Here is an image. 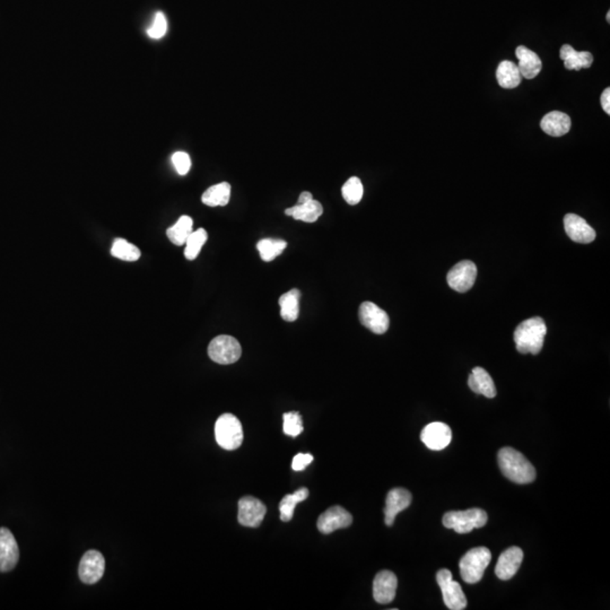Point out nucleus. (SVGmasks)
Returning a JSON list of instances; mask_svg holds the SVG:
<instances>
[{"label":"nucleus","mask_w":610,"mask_h":610,"mask_svg":"<svg viewBox=\"0 0 610 610\" xmlns=\"http://www.w3.org/2000/svg\"><path fill=\"white\" fill-rule=\"evenodd\" d=\"M502 473L516 484H530L536 479V469L521 452L513 447H503L497 455Z\"/></svg>","instance_id":"obj_1"},{"label":"nucleus","mask_w":610,"mask_h":610,"mask_svg":"<svg viewBox=\"0 0 610 610\" xmlns=\"http://www.w3.org/2000/svg\"><path fill=\"white\" fill-rule=\"evenodd\" d=\"M546 333L547 327L542 318L535 317L522 321L514 331L516 350L521 354L537 355L542 350Z\"/></svg>","instance_id":"obj_2"},{"label":"nucleus","mask_w":610,"mask_h":610,"mask_svg":"<svg viewBox=\"0 0 610 610\" xmlns=\"http://www.w3.org/2000/svg\"><path fill=\"white\" fill-rule=\"evenodd\" d=\"M492 554L486 547H476L468 550L459 563L462 580L469 585H475L484 576L485 570L490 563Z\"/></svg>","instance_id":"obj_3"},{"label":"nucleus","mask_w":610,"mask_h":610,"mask_svg":"<svg viewBox=\"0 0 610 610\" xmlns=\"http://www.w3.org/2000/svg\"><path fill=\"white\" fill-rule=\"evenodd\" d=\"M215 438L220 447L225 450H236L243 442V428L236 416L223 414L215 424Z\"/></svg>","instance_id":"obj_4"},{"label":"nucleus","mask_w":610,"mask_h":610,"mask_svg":"<svg viewBox=\"0 0 610 610\" xmlns=\"http://www.w3.org/2000/svg\"><path fill=\"white\" fill-rule=\"evenodd\" d=\"M488 516L481 509H470L466 511H451L445 513L442 519L443 526L453 529L458 533H469L474 529L484 527Z\"/></svg>","instance_id":"obj_5"},{"label":"nucleus","mask_w":610,"mask_h":610,"mask_svg":"<svg viewBox=\"0 0 610 610\" xmlns=\"http://www.w3.org/2000/svg\"><path fill=\"white\" fill-rule=\"evenodd\" d=\"M208 355L215 363L229 365L240 360L242 348L238 339H235L232 336H217L210 341Z\"/></svg>","instance_id":"obj_6"},{"label":"nucleus","mask_w":610,"mask_h":610,"mask_svg":"<svg viewBox=\"0 0 610 610\" xmlns=\"http://www.w3.org/2000/svg\"><path fill=\"white\" fill-rule=\"evenodd\" d=\"M436 581L441 589L444 604L451 610H464L467 606L462 585L455 581L452 573L447 568H442L436 573Z\"/></svg>","instance_id":"obj_7"},{"label":"nucleus","mask_w":610,"mask_h":610,"mask_svg":"<svg viewBox=\"0 0 610 610\" xmlns=\"http://www.w3.org/2000/svg\"><path fill=\"white\" fill-rule=\"evenodd\" d=\"M104 571H106V559L99 550H89L84 554L78 568L80 581L87 585H95L102 579Z\"/></svg>","instance_id":"obj_8"},{"label":"nucleus","mask_w":610,"mask_h":610,"mask_svg":"<svg viewBox=\"0 0 610 610\" xmlns=\"http://www.w3.org/2000/svg\"><path fill=\"white\" fill-rule=\"evenodd\" d=\"M477 278V267L473 261H460L447 274V281L452 290L466 293L474 286Z\"/></svg>","instance_id":"obj_9"},{"label":"nucleus","mask_w":610,"mask_h":610,"mask_svg":"<svg viewBox=\"0 0 610 610\" xmlns=\"http://www.w3.org/2000/svg\"><path fill=\"white\" fill-rule=\"evenodd\" d=\"M266 512L264 503L253 496H244L239 501L238 520L243 527L258 528Z\"/></svg>","instance_id":"obj_10"},{"label":"nucleus","mask_w":610,"mask_h":610,"mask_svg":"<svg viewBox=\"0 0 610 610\" xmlns=\"http://www.w3.org/2000/svg\"><path fill=\"white\" fill-rule=\"evenodd\" d=\"M360 320L363 326L376 335L387 333L389 329V315L372 302H364L360 307Z\"/></svg>","instance_id":"obj_11"},{"label":"nucleus","mask_w":610,"mask_h":610,"mask_svg":"<svg viewBox=\"0 0 610 610\" xmlns=\"http://www.w3.org/2000/svg\"><path fill=\"white\" fill-rule=\"evenodd\" d=\"M421 440L430 450H443L451 443L452 431L449 425L441 421H434L423 428Z\"/></svg>","instance_id":"obj_12"},{"label":"nucleus","mask_w":610,"mask_h":610,"mask_svg":"<svg viewBox=\"0 0 610 610\" xmlns=\"http://www.w3.org/2000/svg\"><path fill=\"white\" fill-rule=\"evenodd\" d=\"M352 516L344 507L335 505L322 513L318 519V529L321 533L329 535L338 529L350 527Z\"/></svg>","instance_id":"obj_13"},{"label":"nucleus","mask_w":610,"mask_h":610,"mask_svg":"<svg viewBox=\"0 0 610 610\" xmlns=\"http://www.w3.org/2000/svg\"><path fill=\"white\" fill-rule=\"evenodd\" d=\"M20 559V549L14 535L7 528H0V572L12 571Z\"/></svg>","instance_id":"obj_14"},{"label":"nucleus","mask_w":610,"mask_h":610,"mask_svg":"<svg viewBox=\"0 0 610 610\" xmlns=\"http://www.w3.org/2000/svg\"><path fill=\"white\" fill-rule=\"evenodd\" d=\"M398 587V579L391 571H381L373 581V597L379 604H388L393 602Z\"/></svg>","instance_id":"obj_15"},{"label":"nucleus","mask_w":610,"mask_h":610,"mask_svg":"<svg viewBox=\"0 0 610 610\" xmlns=\"http://www.w3.org/2000/svg\"><path fill=\"white\" fill-rule=\"evenodd\" d=\"M564 229L567 236L576 243H591L596 239V231L585 220L576 214L565 215Z\"/></svg>","instance_id":"obj_16"},{"label":"nucleus","mask_w":610,"mask_h":610,"mask_svg":"<svg viewBox=\"0 0 610 610\" xmlns=\"http://www.w3.org/2000/svg\"><path fill=\"white\" fill-rule=\"evenodd\" d=\"M522 559H523V552L521 548L516 546L507 548L501 554L497 561L495 567L496 576L503 581L512 579L513 576L518 573L519 568L521 566Z\"/></svg>","instance_id":"obj_17"},{"label":"nucleus","mask_w":610,"mask_h":610,"mask_svg":"<svg viewBox=\"0 0 610 610\" xmlns=\"http://www.w3.org/2000/svg\"><path fill=\"white\" fill-rule=\"evenodd\" d=\"M412 500L413 496L405 488H393L390 490L384 507V522L388 527L393 526L398 513L402 512L409 507Z\"/></svg>","instance_id":"obj_18"},{"label":"nucleus","mask_w":610,"mask_h":610,"mask_svg":"<svg viewBox=\"0 0 610 610\" xmlns=\"http://www.w3.org/2000/svg\"><path fill=\"white\" fill-rule=\"evenodd\" d=\"M516 56L519 59L518 68L522 77L526 80H533L539 72H542V63L536 52L520 46L516 48Z\"/></svg>","instance_id":"obj_19"},{"label":"nucleus","mask_w":610,"mask_h":610,"mask_svg":"<svg viewBox=\"0 0 610 610\" xmlns=\"http://www.w3.org/2000/svg\"><path fill=\"white\" fill-rule=\"evenodd\" d=\"M571 126V117L561 111L549 112L540 121L542 132L552 137L566 135L567 132H570Z\"/></svg>","instance_id":"obj_20"},{"label":"nucleus","mask_w":610,"mask_h":610,"mask_svg":"<svg viewBox=\"0 0 610 610\" xmlns=\"http://www.w3.org/2000/svg\"><path fill=\"white\" fill-rule=\"evenodd\" d=\"M468 386L474 393L485 395L486 398H494L496 395L493 379L483 367H475L473 372L470 373Z\"/></svg>","instance_id":"obj_21"},{"label":"nucleus","mask_w":610,"mask_h":610,"mask_svg":"<svg viewBox=\"0 0 610 610\" xmlns=\"http://www.w3.org/2000/svg\"><path fill=\"white\" fill-rule=\"evenodd\" d=\"M559 57L564 61L567 70H580L590 68L593 63V56L587 51H576L570 44H564L559 50Z\"/></svg>","instance_id":"obj_22"},{"label":"nucleus","mask_w":610,"mask_h":610,"mask_svg":"<svg viewBox=\"0 0 610 610\" xmlns=\"http://www.w3.org/2000/svg\"><path fill=\"white\" fill-rule=\"evenodd\" d=\"M322 212H324V207L314 199L305 203H298L296 206L285 210L287 216H292L296 221L305 222V223H314L318 221Z\"/></svg>","instance_id":"obj_23"},{"label":"nucleus","mask_w":610,"mask_h":610,"mask_svg":"<svg viewBox=\"0 0 610 610\" xmlns=\"http://www.w3.org/2000/svg\"><path fill=\"white\" fill-rule=\"evenodd\" d=\"M496 78L499 82L500 87L503 89H516L520 85L522 80V75L519 70L518 66L512 61H504L500 63L496 69Z\"/></svg>","instance_id":"obj_24"},{"label":"nucleus","mask_w":610,"mask_h":610,"mask_svg":"<svg viewBox=\"0 0 610 610\" xmlns=\"http://www.w3.org/2000/svg\"><path fill=\"white\" fill-rule=\"evenodd\" d=\"M231 198V186L227 182L215 184L203 192L201 201L206 206H227Z\"/></svg>","instance_id":"obj_25"},{"label":"nucleus","mask_w":610,"mask_h":610,"mask_svg":"<svg viewBox=\"0 0 610 610\" xmlns=\"http://www.w3.org/2000/svg\"><path fill=\"white\" fill-rule=\"evenodd\" d=\"M300 298H301V293L296 288L281 296L279 305H281V318L284 320L288 322L298 320V313H300Z\"/></svg>","instance_id":"obj_26"},{"label":"nucleus","mask_w":610,"mask_h":610,"mask_svg":"<svg viewBox=\"0 0 610 610\" xmlns=\"http://www.w3.org/2000/svg\"><path fill=\"white\" fill-rule=\"evenodd\" d=\"M307 496H309V490L305 488V487H302L300 490H296V493L284 496V499L279 503V512H281V521H291L296 504H298L300 502L305 501L307 499Z\"/></svg>","instance_id":"obj_27"},{"label":"nucleus","mask_w":610,"mask_h":610,"mask_svg":"<svg viewBox=\"0 0 610 610\" xmlns=\"http://www.w3.org/2000/svg\"><path fill=\"white\" fill-rule=\"evenodd\" d=\"M192 225L193 222L191 217L186 215L181 216L178 222L167 229V238L175 246H184L186 244V239L189 238V235L192 233Z\"/></svg>","instance_id":"obj_28"},{"label":"nucleus","mask_w":610,"mask_h":610,"mask_svg":"<svg viewBox=\"0 0 610 610\" xmlns=\"http://www.w3.org/2000/svg\"><path fill=\"white\" fill-rule=\"evenodd\" d=\"M287 243L283 240H274V239H264L259 241L257 244L259 255L261 259L266 261H272L277 258L278 255L283 253L284 250L286 249Z\"/></svg>","instance_id":"obj_29"},{"label":"nucleus","mask_w":610,"mask_h":610,"mask_svg":"<svg viewBox=\"0 0 610 610\" xmlns=\"http://www.w3.org/2000/svg\"><path fill=\"white\" fill-rule=\"evenodd\" d=\"M111 255L125 261H137L141 258V250L125 239H115L112 244Z\"/></svg>","instance_id":"obj_30"},{"label":"nucleus","mask_w":610,"mask_h":610,"mask_svg":"<svg viewBox=\"0 0 610 610\" xmlns=\"http://www.w3.org/2000/svg\"><path fill=\"white\" fill-rule=\"evenodd\" d=\"M207 238L208 235L206 229H199L197 231H192L189 238L186 239V250H184V255L188 260H195L197 258L203 244L206 243Z\"/></svg>","instance_id":"obj_31"},{"label":"nucleus","mask_w":610,"mask_h":610,"mask_svg":"<svg viewBox=\"0 0 610 610\" xmlns=\"http://www.w3.org/2000/svg\"><path fill=\"white\" fill-rule=\"evenodd\" d=\"M341 192H343V197H344L347 203L357 205L362 201V198H363L364 188L362 181L356 178V177H352L343 186Z\"/></svg>","instance_id":"obj_32"},{"label":"nucleus","mask_w":610,"mask_h":610,"mask_svg":"<svg viewBox=\"0 0 610 610\" xmlns=\"http://www.w3.org/2000/svg\"><path fill=\"white\" fill-rule=\"evenodd\" d=\"M284 419V433L286 436L296 438L303 432V423H302V417L298 412H290L285 413L283 416Z\"/></svg>","instance_id":"obj_33"},{"label":"nucleus","mask_w":610,"mask_h":610,"mask_svg":"<svg viewBox=\"0 0 610 610\" xmlns=\"http://www.w3.org/2000/svg\"><path fill=\"white\" fill-rule=\"evenodd\" d=\"M167 18L164 16V14L162 12L156 13L154 20H153L152 26L147 30V34H148L149 37L154 39V40H160V39H162L164 35L167 34Z\"/></svg>","instance_id":"obj_34"},{"label":"nucleus","mask_w":610,"mask_h":610,"mask_svg":"<svg viewBox=\"0 0 610 610\" xmlns=\"http://www.w3.org/2000/svg\"><path fill=\"white\" fill-rule=\"evenodd\" d=\"M172 163L177 172L180 175H186L191 167V160L189 154L186 152H177L172 155Z\"/></svg>","instance_id":"obj_35"},{"label":"nucleus","mask_w":610,"mask_h":610,"mask_svg":"<svg viewBox=\"0 0 610 610\" xmlns=\"http://www.w3.org/2000/svg\"><path fill=\"white\" fill-rule=\"evenodd\" d=\"M312 462V455H310V453H298V455H296V456L294 457V459H293V470H296V471H302V470L305 469V468H307Z\"/></svg>","instance_id":"obj_36"},{"label":"nucleus","mask_w":610,"mask_h":610,"mask_svg":"<svg viewBox=\"0 0 610 610\" xmlns=\"http://www.w3.org/2000/svg\"><path fill=\"white\" fill-rule=\"evenodd\" d=\"M602 106L604 111L607 113V115H610V89L607 87V89H604V92L602 94Z\"/></svg>","instance_id":"obj_37"},{"label":"nucleus","mask_w":610,"mask_h":610,"mask_svg":"<svg viewBox=\"0 0 610 610\" xmlns=\"http://www.w3.org/2000/svg\"><path fill=\"white\" fill-rule=\"evenodd\" d=\"M312 199L313 196L311 192L304 191L302 192L301 196L298 198V203H307V201H312Z\"/></svg>","instance_id":"obj_38"},{"label":"nucleus","mask_w":610,"mask_h":610,"mask_svg":"<svg viewBox=\"0 0 610 610\" xmlns=\"http://www.w3.org/2000/svg\"><path fill=\"white\" fill-rule=\"evenodd\" d=\"M607 22L610 23V12L607 13Z\"/></svg>","instance_id":"obj_39"}]
</instances>
